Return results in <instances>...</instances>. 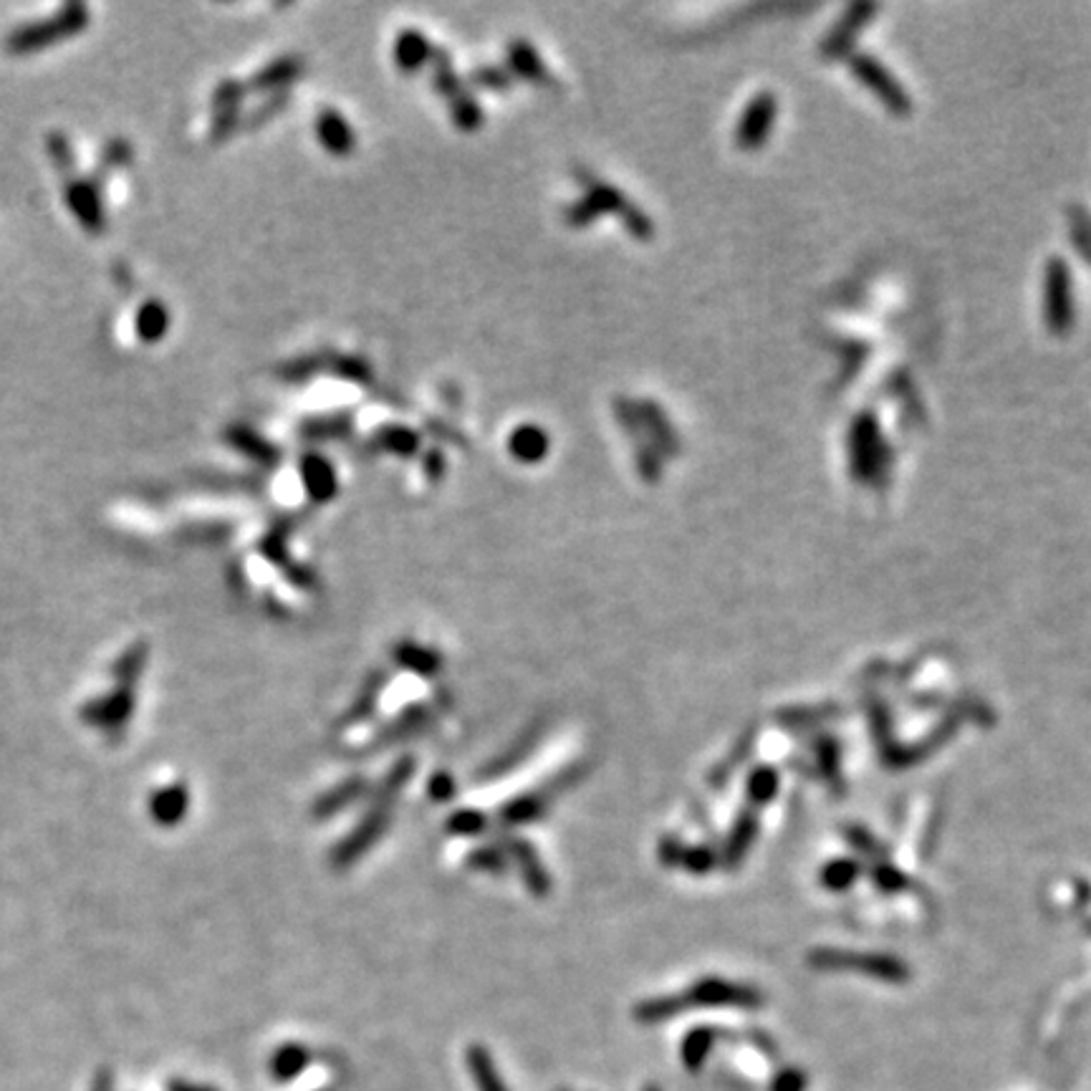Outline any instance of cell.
Instances as JSON below:
<instances>
[{"mask_svg": "<svg viewBox=\"0 0 1091 1091\" xmlns=\"http://www.w3.org/2000/svg\"><path fill=\"white\" fill-rule=\"evenodd\" d=\"M850 450H852V473L860 477V481H879V477H885L887 465L892 463V453L879 432L877 414L862 412L860 418L854 420L850 432Z\"/></svg>", "mask_w": 1091, "mask_h": 1091, "instance_id": "cell-1", "label": "cell"}, {"mask_svg": "<svg viewBox=\"0 0 1091 1091\" xmlns=\"http://www.w3.org/2000/svg\"><path fill=\"white\" fill-rule=\"evenodd\" d=\"M1043 321L1057 337L1074 327V288L1071 274L1061 258H1051L1043 274Z\"/></svg>", "mask_w": 1091, "mask_h": 1091, "instance_id": "cell-2", "label": "cell"}, {"mask_svg": "<svg viewBox=\"0 0 1091 1091\" xmlns=\"http://www.w3.org/2000/svg\"><path fill=\"white\" fill-rule=\"evenodd\" d=\"M852 71L864 86L872 89V92L877 94L879 102L885 104L889 112H895V114L913 112V99L907 96L905 89L897 84V79L892 76L877 59L864 56V53H856V56H852Z\"/></svg>", "mask_w": 1091, "mask_h": 1091, "instance_id": "cell-3", "label": "cell"}, {"mask_svg": "<svg viewBox=\"0 0 1091 1091\" xmlns=\"http://www.w3.org/2000/svg\"><path fill=\"white\" fill-rule=\"evenodd\" d=\"M775 114H779L775 96L771 92L755 94L743 110L741 122H738V130H735L738 147L745 150V152L761 150L765 140L771 137Z\"/></svg>", "mask_w": 1091, "mask_h": 1091, "instance_id": "cell-4", "label": "cell"}, {"mask_svg": "<svg viewBox=\"0 0 1091 1091\" xmlns=\"http://www.w3.org/2000/svg\"><path fill=\"white\" fill-rule=\"evenodd\" d=\"M132 710H134L132 692L127 688H116L112 696L86 702L84 710H81V718H84L89 725L104 730V733H116V730L127 725Z\"/></svg>", "mask_w": 1091, "mask_h": 1091, "instance_id": "cell-5", "label": "cell"}, {"mask_svg": "<svg viewBox=\"0 0 1091 1091\" xmlns=\"http://www.w3.org/2000/svg\"><path fill=\"white\" fill-rule=\"evenodd\" d=\"M874 13H877V6H867V3L852 6L842 21H838L836 29L826 35L824 53H828V56H838V53H844L846 49H850V43L854 41V35L869 23V18Z\"/></svg>", "mask_w": 1091, "mask_h": 1091, "instance_id": "cell-6", "label": "cell"}, {"mask_svg": "<svg viewBox=\"0 0 1091 1091\" xmlns=\"http://www.w3.org/2000/svg\"><path fill=\"white\" fill-rule=\"evenodd\" d=\"M150 811H152V816H155L157 824H165V826L177 824L187 811L185 786H169L165 791H157L150 801Z\"/></svg>", "mask_w": 1091, "mask_h": 1091, "instance_id": "cell-7", "label": "cell"}, {"mask_svg": "<svg viewBox=\"0 0 1091 1091\" xmlns=\"http://www.w3.org/2000/svg\"><path fill=\"white\" fill-rule=\"evenodd\" d=\"M306 1063H309V1051L296 1043L281 1046V1049L276 1051V1057L270 1059V1074H274L276 1081H291L301 1074Z\"/></svg>", "mask_w": 1091, "mask_h": 1091, "instance_id": "cell-8", "label": "cell"}, {"mask_svg": "<svg viewBox=\"0 0 1091 1091\" xmlns=\"http://www.w3.org/2000/svg\"><path fill=\"white\" fill-rule=\"evenodd\" d=\"M467 1063H471L477 1091H508L498 1077V1069L493 1067L488 1051H483L481 1046L471 1049V1053H467Z\"/></svg>", "mask_w": 1091, "mask_h": 1091, "instance_id": "cell-9", "label": "cell"}, {"mask_svg": "<svg viewBox=\"0 0 1091 1091\" xmlns=\"http://www.w3.org/2000/svg\"><path fill=\"white\" fill-rule=\"evenodd\" d=\"M712 1041H716V1033L712 1028H696L690 1036H685L682 1041V1063L690 1071H698L702 1063H706L708 1053L712 1049Z\"/></svg>", "mask_w": 1091, "mask_h": 1091, "instance_id": "cell-10", "label": "cell"}, {"mask_svg": "<svg viewBox=\"0 0 1091 1091\" xmlns=\"http://www.w3.org/2000/svg\"><path fill=\"white\" fill-rule=\"evenodd\" d=\"M144 660H147V647L144 645H134L132 649H127L120 660H116L114 665V675H116V680H120V688H132L134 682H137V678L142 675L144 670Z\"/></svg>", "mask_w": 1091, "mask_h": 1091, "instance_id": "cell-11", "label": "cell"}, {"mask_svg": "<svg viewBox=\"0 0 1091 1091\" xmlns=\"http://www.w3.org/2000/svg\"><path fill=\"white\" fill-rule=\"evenodd\" d=\"M809 1077L801 1069H779L771 1079L769 1091H806Z\"/></svg>", "mask_w": 1091, "mask_h": 1091, "instance_id": "cell-12", "label": "cell"}, {"mask_svg": "<svg viewBox=\"0 0 1091 1091\" xmlns=\"http://www.w3.org/2000/svg\"><path fill=\"white\" fill-rule=\"evenodd\" d=\"M179 1091H200V1089H187V1087H183Z\"/></svg>", "mask_w": 1091, "mask_h": 1091, "instance_id": "cell-13", "label": "cell"}, {"mask_svg": "<svg viewBox=\"0 0 1091 1091\" xmlns=\"http://www.w3.org/2000/svg\"><path fill=\"white\" fill-rule=\"evenodd\" d=\"M645 1091H660V1089H657V1087H649V1089H645Z\"/></svg>", "mask_w": 1091, "mask_h": 1091, "instance_id": "cell-14", "label": "cell"}, {"mask_svg": "<svg viewBox=\"0 0 1091 1091\" xmlns=\"http://www.w3.org/2000/svg\"><path fill=\"white\" fill-rule=\"evenodd\" d=\"M1089 233H1091V225H1089Z\"/></svg>", "mask_w": 1091, "mask_h": 1091, "instance_id": "cell-15", "label": "cell"}]
</instances>
